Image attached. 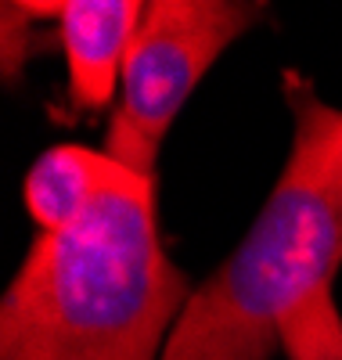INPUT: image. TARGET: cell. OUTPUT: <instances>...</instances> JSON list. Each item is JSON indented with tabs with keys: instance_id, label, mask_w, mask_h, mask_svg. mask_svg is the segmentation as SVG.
Instances as JSON below:
<instances>
[{
	"instance_id": "obj_1",
	"label": "cell",
	"mask_w": 342,
	"mask_h": 360,
	"mask_svg": "<svg viewBox=\"0 0 342 360\" xmlns=\"http://www.w3.org/2000/svg\"><path fill=\"white\" fill-rule=\"evenodd\" d=\"M130 176L65 231H40L0 299V360H163L191 299Z\"/></svg>"
},
{
	"instance_id": "obj_2",
	"label": "cell",
	"mask_w": 342,
	"mask_h": 360,
	"mask_svg": "<svg viewBox=\"0 0 342 360\" xmlns=\"http://www.w3.org/2000/svg\"><path fill=\"white\" fill-rule=\"evenodd\" d=\"M292 148L234 252L195 285L163 360H270L285 317L342 266V108L285 72Z\"/></svg>"
},
{
	"instance_id": "obj_3",
	"label": "cell",
	"mask_w": 342,
	"mask_h": 360,
	"mask_svg": "<svg viewBox=\"0 0 342 360\" xmlns=\"http://www.w3.org/2000/svg\"><path fill=\"white\" fill-rule=\"evenodd\" d=\"M263 4L245 0H151L130 44L105 152L155 176L159 148L205 72L260 18Z\"/></svg>"
},
{
	"instance_id": "obj_4",
	"label": "cell",
	"mask_w": 342,
	"mask_h": 360,
	"mask_svg": "<svg viewBox=\"0 0 342 360\" xmlns=\"http://www.w3.org/2000/svg\"><path fill=\"white\" fill-rule=\"evenodd\" d=\"M141 18V0H54L58 44L65 54L69 98L76 108L101 112L119 98Z\"/></svg>"
},
{
	"instance_id": "obj_5",
	"label": "cell",
	"mask_w": 342,
	"mask_h": 360,
	"mask_svg": "<svg viewBox=\"0 0 342 360\" xmlns=\"http://www.w3.org/2000/svg\"><path fill=\"white\" fill-rule=\"evenodd\" d=\"M130 176H137V169L122 166L108 152H94L83 144H54L29 166L22 198L40 231H65Z\"/></svg>"
},
{
	"instance_id": "obj_6",
	"label": "cell",
	"mask_w": 342,
	"mask_h": 360,
	"mask_svg": "<svg viewBox=\"0 0 342 360\" xmlns=\"http://www.w3.org/2000/svg\"><path fill=\"white\" fill-rule=\"evenodd\" d=\"M277 349L289 360H342V314L335 288H321L285 317Z\"/></svg>"
},
{
	"instance_id": "obj_7",
	"label": "cell",
	"mask_w": 342,
	"mask_h": 360,
	"mask_svg": "<svg viewBox=\"0 0 342 360\" xmlns=\"http://www.w3.org/2000/svg\"><path fill=\"white\" fill-rule=\"evenodd\" d=\"M33 8L29 4H0V22H4V79H11L22 65L25 58L33 54V29H29V22H33Z\"/></svg>"
}]
</instances>
